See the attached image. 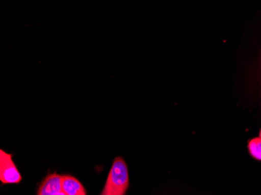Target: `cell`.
<instances>
[{"instance_id": "cell-4", "label": "cell", "mask_w": 261, "mask_h": 195, "mask_svg": "<svg viewBox=\"0 0 261 195\" xmlns=\"http://www.w3.org/2000/svg\"><path fill=\"white\" fill-rule=\"evenodd\" d=\"M62 191L66 195H86L82 183L72 176L62 175Z\"/></svg>"}, {"instance_id": "cell-2", "label": "cell", "mask_w": 261, "mask_h": 195, "mask_svg": "<svg viewBox=\"0 0 261 195\" xmlns=\"http://www.w3.org/2000/svg\"><path fill=\"white\" fill-rule=\"evenodd\" d=\"M22 177L13 161L12 155L0 150V180L3 184H18Z\"/></svg>"}, {"instance_id": "cell-3", "label": "cell", "mask_w": 261, "mask_h": 195, "mask_svg": "<svg viewBox=\"0 0 261 195\" xmlns=\"http://www.w3.org/2000/svg\"><path fill=\"white\" fill-rule=\"evenodd\" d=\"M62 191L61 175L54 173L47 176L42 182L38 195H57Z\"/></svg>"}, {"instance_id": "cell-6", "label": "cell", "mask_w": 261, "mask_h": 195, "mask_svg": "<svg viewBox=\"0 0 261 195\" xmlns=\"http://www.w3.org/2000/svg\"><path fill=\"white\" fill-rule=\"evenodd\" d=\"M57 195H66L65 193H64V192L61 191L60 192V193H57Z\"/></svg>"}, {"instance_id": "cell-5", "label": "cell", "mask_w": 261, "mask_h": 195, "mask_svg": "<svg viewBox=\"0 0 261 195\" xmlns=\"http://www.w3.org/2000/svg\"><path fill=\"white\" fill-rule=\"evenodd\" d=\"M248 151L256 160L261 161V138L254 137L248 142Z\"/></svg>"}, {"instance_id": "cell-1", "label": "cell", "mask_w": 261, "mask_h": 195, "mask_svg": "<svg viewBox=\"0 0 261 195\" xmlns=\"http://www.w3.org/2000/svg\"><path fill=\"white\" fill-rule=\"evenodd\" d=\"M129 186L128 170L125 161L117 157L110 170L100 195H124Z\"/></svg>"}, {"instance_id": "cell-7", "label": "cell", "mask_w": 261, "mask_h": 195, "mask_svg": "<svg viewBox=\"0 0 261 195\" xmlns=\"http://www.w3.org/2000/svg\"><path fill=\"white\" fill-rule=\"evenodd\" d=\"M259 137H260V138H261V129H260V130H259Z\"/></svg>"}]
</instances>
